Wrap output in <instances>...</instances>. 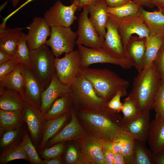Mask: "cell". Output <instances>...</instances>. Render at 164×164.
Wrapping results in <instances>:
<instances>
[{"instance_id":"cell-30","label":"cell","mask_w":164,"mask_h":164,"mask_svg":"<svg viewBox=\"0 0 164 164\" xmlns=\"http://www.w3.org/2000/svg\"><path fill=\"white\" fill-rule=\"evenodd\" d=\"M164 41V34L150 36L146 39V51L144 68L151 66L157 53Z\"/></svg>"},{"instance_id":"cell-2","label":"cell","mask_w":164,"mask_h":164,"mask_svg":"<svg viewBox=\"0 0 164 164\" xmlns=\"http://www.w3.org/2000/svg\"><path fill=\"white\" fill-rule=\"evenodd\" d=\"M91 83L96 94L107 103L118 92L127 94L129 83L107 68H82L79 72Z\"/></svg>"},{"instance_id":"cell-15","label":"cell","mask_w":164,"mask_h":164,"mask_svg":"<svg viewBox=\"0 0 164 164\" xmlns=\"http://www.w3.org/2000/svg\"><path fill=\"white\" fill-rule=\"evenodd\" d=\"M149 111L140 112L132 120L123 125L124 130L134 140L145 143L147 140L151 123Z\"/></svg>"},{"instance_id":"cell-35","label":"cell","mask_w":164,"mask_h":164,"mask_svg":"<svg viewBox=\"0 0 164 164\" xmlns=\"http://www.w3.org/2000/svg\"><path fill=\"white\" fill-rule=\"evenodd\" d=\"M141 6L130 0L127 3L115 8L108 7V13L118 18L121 19L135 15L139 11Z\"/></svg>"},{"instance_id":"cell-37","label":"cell","mask_w":164,"mask_h":164,"mask_svg":"<svg viewBox=\"0 0 164 164\" xmlns=\"http://www.w3.org/2000/svg\"><path fill=\"white\" fill-rule=\"evenodd\" d=\"M121 111L123 115L121 119L122 125L132 120L140 113L134 103L128 97L124 100Z\"/></svg>"},{"instance_id":"cell-51","label":"cell","mask_w":164,"mask_h":164,"mask_svg":"<svg viewBox=\"0 0 164 164\" xmlns=\"http://www.w3.org/2000/svg\"><path fill=\"white\" fill-rule=\"evenodd\" d=\"M95 0H71L72 2H74L77 4L80 8L92 4Z\"/></svg>"},{"instance_id":"cell-50","label":"cell","mask_w":164,"mask_h":164,"mask_svg":"<svg viewBox=\"0 0 164 164\" xmlns=\"http://www.w3.org/2000/svg\"><path fill=\"white\" fill-rule=\"evenodd\" d=\"M14 58L15 57L14 56L0 50V64Z\"/></svg>"},{"instance_id":"cell-53","label":"cell","mask_w":164,"mask_h":164,"mask_svg":"<svg viewBox=\"0 0 164 164\" xmlns=\"http://www.w3.org/2000/svg\"><path fill=\"white\" fill-rule=\"evenodd\" d=\"M59 157L42 160L41 164H60L62 163Z\"/></svg>"},{"instance_id":"cell-42","label":"cell","mask_w":164,"mask_h":164,"mask_svg":"<svg viewBox=\"0 0 164 164\" xmlns=\"http://www.w3.org/2000/svg\"><path fill=\"white\" fill-rule=\"evenodd\" d=\"M20 63L15 58L0 64V78L9 74Z\"/></svg>"},{"instance_id":"cell-27","label":"cell","mask_w":164,"mask_h":164,"mask_svg":"<svg viewBox=\"0 0 164 164\" xmlns=\"http://www.w3.org/2000/svg\"><path fill=\"white\" fill-rule=\"evenodd\" d=\"M24 122L22 111L0 109V135L5 131L21 127Z\"/></svg>"},{"instance_id":"cell-29","label":"cell","mask_w":164,"mask_h":164,"mask_svg":"<svg viewBox=\"0 0 164 164\" xmlns=\"http://www.w3.org/2000/svg\"><path fill=\"white\" fill-rule=\"evenodd\" d=\"M83 154L84 159L88 162L98 164H106L104 161L101 141L91 140L84 145Z\"/></svg>"},{"instance_id":"cell-32","label":"cell","mask_w":164,"mask_h":164,"mask_svg":"<svg viewBox=\"0 0 164 164\" xmlns=\"http://www.w3.org/2000/svg\"><path fill=\"white\" fill-rule=\"evenodd\" d=\"M72 99L70 93L59 97L52 104L49 110L44 115L45 121L57 117L67 112Z\"/></svg>"},{"instance_id":"cell-52","label":"cell","mask_w":164,"mask_h":164,"mask_svg":"<svg viewBox=\"0 0 164 164\" xmlns=\"http://www.w3.org/2000/svg\"><path fill=\"white\" fill-rule=\"evenodd\" d=\"M135 3L142 6L152 8L154 6L152 0H132Z\"/></svg>"},{"instance_id":"cell-26","label":"cell","mask_w":164,"mask_h":164,"mask_svg":"<svg viewBox=\"0 0 164 164\" xmlns=\"http://www.w3.org/2000/svg\"><path fill=\"white\" fill-rule=\"evenodd\" d=\"M139 11L149 29L150 36L164 34V15L160 10L149 12L141 6Z\"/></svg>"},{"instance_id":"cell-18","label":"cell","mask_w":164,"mask_h":164,"mask_svg":"<svg viewBox=\"0 0 164 164\" xmlns=\"http://www.w3.org/2000/svg\"><path fill=\"white\" fill-rule=\"evenodd\" d=\"M70 92V86L62 84L59 80L56 72L49 85L42 94L40 110L44 115L56 100Z\"/></svg>"},{"instance_id":"cell-34","label":"cell","mask_w":164,"mask_h":164,"mask_svg":"<svg viewBox=\"0 0 164 164\" xmlns=\"http://www.w3.org/2000/svg\"><path fill=\"white\" fill-rule=\"evenodd\" d=\"M17 159H28L23 150L18 144H14L3 150L0 155V164H7L9 162Z\"/></svg>"},{"instance_id":"cell-13","label":"cell","mask_w":164,"mask_h":164,"mask_svg":"<svg viewBox=\"0 0 164 164\" xmlns=\"http://www.w3.org/2000/svg\"><path fill=\"white\" fill-rule=\"evenodd\" d=\"M23 66L25 81L22 97L25 103L40 109L42 94L45 88L30 69Z\"/></svg>"},{"instance_id":"cell-33","label":"cell","mask_w":164,"mask_h":164,"mask_svg":"<svg viewBox=\"0 0 164 164\" xmlns=\"http://www.w3.org/2000/svg\"><path fill=\"white\" fill-rule=\"evenodd\" d=\"M19 144L26 155L28 161L32 164H41L42 160L39 156L27 131L23 133Z\"/></svg>"},{"instance_id":"cell-41","label":"cell","mask_w":164,"mask_h":164,"mask_svg":"<svg viewBox=\"0 0 164 164\" xmlns=\"http://www.w3.org/2000/svg\"><path fill=\"white\" fill-rule=\"evenodd\" d=\"M153 64L160 78L163 77L164 76V41L157 53Z\"/></svg>"},{"instance_id":"cell-1","label":"cell","mask_w":164,"mask_h":164,"mask_svg":"<svg viewBox=\"0 0 164 164\" xmlns=\"http://www.w3.org/2000/svg\"><path fill=\"white\" fill-rule=\"evenodd\" d=\"M161 79L153 64L138 72L134 78L132 90L128 97L134 103L140 112L154 109Z\"/></svg>"},{"instance_id":"cell-10","label":"cell","mask_w":164,"mask_h":164,"mask_svg":"<svg viewBox=\"0 0 164 164\" xmlns=\"http://www.w3.org/2000/svg\"><path fill=\"white\" fill-rule=\"evenodd\" d=\"M80 9L74 2L69 5L57 0L45 12L44 18L50 27L60 26L70 27L77 19L76 12Z\"/></svg>"},{"instance_id":"cell-14","label":"cell","mask_w":164,"mask_h":164,"mask_svg":"<svg viewBox=\"0 0 164 164\" xmlns=\"http://www.w3.org/2000/svg\"><path fill=\"white\" fill-rule=\"evenodd\" d=\"M26 39L30 50L38 48L45 44L51 34V28L44 18L36 17L27 27Z\"/></svg>"},{"instance_id":"cell-28","label":"cell","mask_w":164,"mask_h":164,"mask_svg":"<svg viewBox=\"0 0 164 164\" xmlns=\"http://www.w3.org/2000/svg\"><path fill=\"white\" fill-rule=\"evenodd\" d=\"M67 118V114L51 119L45 122L43 129L42 138L39 148L42 150L48 141L55 135L63 126Z\"/></svg>"},{"instance_id":"cell-47","label":"cell","mask_w":164,"mask_h":164,"mask_svg":"<svg viewBox=\"0 0 164 164\" xmlns=\"http://www.w3.org/2000/svg\"><path fill=\"white\" fill-rule=\"evenodd\" d=\"M104 158L106 164H113L114 153L103 147Z\"/></svg>"},{"instance_id":"cell-7","label":"cell","mask_w":164,"mask_h":164,"mask_svg":"<svg viewBox=\"0 0 164 164\" xmlns=\"http://www.w3.org/2000/svg\"><path fill=\"white\" fill-rule=\"evenodd\" d=\"M108 109L106 114L85 112L82 114V116L85 120L99 132L104 141H111L124 130L121 123H117L109 116L111 111L108 115L109 110Z\"/></svg>"},{"instance_id":"cell-8","label":"cell","mask_w":164,"mask_h":164,"mask_svg":"<svg viewBox=\"0 0 164 164\" xmlns=\"http://www.w3.org/2000/svg\"><path fill=\"white\" fill-rule=\"evenodd\" d=\"M81 56L82 68L89 67L91 64L108 63L118 65L124 69L132 67L128 59H119L111 55L102 47L88 48L81 45H77Z\"/></svg>"},{"instance_id":"cell-43","label":"cell","mask_w":164,"mask_h":164,"mask_svg":"<svg viewBox=\"0 0 164 164\" xmlns=\"http://www.w3.org/2000/svg\"><path fill=\"white\" fill-rule=\"evenodd\" d=\"M124 97L121 92L117 93L107 103L106 107L113 112L121 111L123 103L120 101L121 98Z\"/></svg>"},{"instance_id":"cell-3","label":"cell","mask_w":164,"mask_h":164,"mask_svg":"<svg viewBox=\"0 0 164 164\" xmlns=\"http://www.w3.org/2000/svg\"><path fill=\"white\" fill-rule=\"evenodd\" d=\"M30 70L46 89L49 85L56 70V57L49 47L44 44L30 50Z\"/></svg>"},{"instance_id":"cell-49","label":"cell","mask_w":164,"mask_h":164,"mask_svg":"<svg viewBox=\"0 0 164 164\" xmlns=\"http://www.w3.org/2000/svg\"><path fill=\"white\" fill-rule=\"evenodd\" d=\"M154 164H164V153L161 151L157 154L152 153Z\"/></svg>"},{"instance_id":"cell-46","label":"cell","mask_w":164,"mask_h":164,"mask_svg":"<svg viewBox=\"0 0 164 164\" xmlns=\"http://www.w3.org/2000/svg\"><path fill=\"white\" fill-rule=\"evenodd\" d=\"M108 7L115 8L124 5L130 0H105Z\"/></svg>"},{"instance_id":"cell-19","label":"cell","mask_w":164,"mask_h":164,"mask_svg":"<svg viewBox=\"0 0 164 164\" xmlns=\"http://www.w3.org/2000/svg\"><path fill=\"white\" fill-rule=\"evenodd\" d=\"M146 38L132 36L127 46V58L138 72L144 68Z\"/></svg>"},{"instance_id":"cell-20","label":"cell","mask_w":164,"mask_h":164,"mask_svg":"<svg viewBox=\"0 0 164 164\" xmlns=\"http://www.w3.org/2000/svg\"><path fill=\"white\" fill-rule=\"evenodd\" d=\"M135 140L124 131L115 139L101 141L104 148L113 152L120 153L131 159L133 151Z\"/></svg>"},{"instance_id":"cell-24","label":"cell","mask_w":164,"mask_h":164,"mask_svg":"<svg viewBox=\"0 0 164 164\" xmlns=\"http://www.w3.org/2000/svg\"><path fill=\"white\" fill-rule=\"evenodd\" d=\"M81 132V127L75 115L72 113L70 122L60 132L50 139L44 148L71 139L78 136Z\"/></svg>"},{"instance_id":"cell-16","label":"cell","mask_w":164,"mask_h":164,"mask_svg":"<svg viewBox=\"0 0 164 164\" xmlns=\"http://www.w3.org/2000/svg\"><path fill=\"white\" fill-rule=\"evenodd\" d=\"M86 6L90 15V20L103 43L106 34V26L109 15L106 2L105 0H95Z\"/></svg>"},{"instance_id":"cell-44","label":"cell","mask_w":164,"mask_h":164,"mask_svg":"<svg viewBox=\"0 0 164 164\" xmlns=\"http://www.w3.org/2000/svg\"><path fill=\"white\" fill-rule=\"evenodd\" d=\"M78 155L76 149L73 145L69 147L66 155V161L67 163H74L77 159Z\"/></svg>"},{"instance_id":"cell-57","label":"cell","mask_w":164,"mask_h":164,"mask_svg":"<svg viewBox=\"0 0 164 164\" xmlns=\"http://www.w3.org/2000/svg\"><path fill=\"white\" fill-rule=\"evenodd\" d=\"M161 151H162L164 153V149H163Z\"/></svg>"},{"instance_id":"cell-56","label":"cell","mask_w":164,"mask_h":164,"mask_svg":"<svg viewBox=\"0 0 164 164\" xmlns=\"http://www.w3.org/2000/svg\"><path fill=\"white\" fill-rule=\"evenodd\" d=\"M159 10H160L162 12V13L164 15V9H159Z\"/></svg>"},{"instance_id":"cell-5","label":"cell","mask_w":164,"mask_h":164,"mask_svg":"<svg viewBox=\"0 0 164 164\" xmlns=\"http://www.w3.org/2000/svg\"><path fill=\"white\" fill-rule=\"evenodd\" d=\"M51 34L45 44L50 47L56 57L74 50L77 36L70 27H50Z\"/></svg>"},{"instance_id":"cell-11","label":"cell","mask_w":164,"mask_h":164,"mask_svg":"<svg viewBox=\"0 0 164 164\" xmlns=\"http://www.w3.org/2000/svg\"><path fill=\"white\" fill-rule=\"evenodd\" d=\"M118 18L109 14L102 47L115 58L128 59L118 30Z\"/></svg>"},{"instance_id":"cell-48","label":"cell","mask_w":164,"mask_h":164,"mask_svg":"<svg viewBox=\"0 0 164 164\" xmlns=\"http://www.w3.org/2000/svg\"><path fill=\"white\" fill-rule=\"evenodd\" d=\"M34 0H27L25 2L22 4L18 8L16 9L15 10L12 12L10 13L6 17L3 19V21L1 23V25L2 26H6V23L8 19L15 14L19 10L21 9L24 6L29 4V3L31 2L32 1Z\"/></svg>"},{"instance_id":"cell-55","label":"cell","mask_w":164,"mask_h":164,"mask_svg":"<svg viewBox=\"0 0 164 164\" xmlns=\"http://www.w3.org/2000/svg\"><path fill=\"white\" fill-rule=\"evenodd\" d=\"M20 0H11L12 6L14 7H15Z\"/></svg>"},{"instance_id":"cell-25","label":"cell","mask_w":164,"mask_h":164,"mask_svg":"<svg viewBox=\"0 0 164 164\" xmlns=\"http://www.w3.org/2000/svg\"><path fill=\"white\" fill-rule=\"evenodd\" d=\"M25 101L21 95L12 90L0 89V109L22 111Z\"/></svg>"},{"instance_id":"cell-45","label":"cell","mask_w":164,"mask_h":164,"mask_svg":"<svg viewBox=\"0 0 164 164\" xmlns=\"http://www.w3.org/2000/svg\"><path fill=\"white\" fill-rule=\"evenodd\" d=\"M130 159L120 153H115L113 164H130Z\"/></svg>"},{"instance_id":"cell-38","label":"cell","mask_w":164,"mask_h":164,"mask_svg":"<svg viewBox=\"0 0 164 164\" xmlns=\"http://www.w3.org/2000/svg\"><path fill=\"white\" fill-rule=\"evenodd\" d=\"M155 119H164V76L161 79L158 92L156 96L154 106Z\"/></svg>"},{"instance_id":"cell-36","label":"cell","mask_w":164,"mask_h":164,"mask_svg":"<svg viewBox=\"0 0 164 164\" xmlns=\"http://www.w3.org/2000/svg\"><path fill=\"white\" fill-rule=\"evenodd\" d=\"M30 50L27 43L26 34L22 32L15 55V57L20 63L30 69Z\"/></svg>"},{"instance_id":"cell-12","label":"cell","mask_w":164,"mask_h":164,"mask_svg":"<svg viewBox=\"0 0 164 164\" xmlns=\"http://www.w3.org/2000/svg\"><path fill=\"white\" fill-rule=\"evenodd\" d=\"M83 9V11L79 17L78 29L76 32L77 37L76 44L90 48L102 47L103 41L90 20L87 6Z\"/></svg>"},{"instance_id":"cell-54","label":"cell","mask_w":164,"mask_h":164,"mask_svg":"<svg viewBox=\"0 0 164 164\" xmlns=\"http://www.w3.org/2000/svg\"><path fill=\"white\" fill-rule=\"evenodd\" d=\"M152 3L153 5L158 7L159 9H164V0H152Z\"/></svg>"},{"instance_id":"cell-17","label":"cell","mask_w":164,"mask_h":164,"mask_svg":"<svg viewBox=\"0 0 164 164\" xmlns=\"http://www.w3.org/2000/svg\"><path fill=\"white\" fill-rule=\"evenodd\" d=\"M22 112L24 121L26 124L31 137L33 142L36 143L42 137L45 121L44 115L40 109L25 102Z\"/></svg>"},{"instance_id":"cell-6","label":"cell","mask_w":164,"mask_h":164,"mask_svg":"<svg viewBox=\"0 0 164 164\" xmlns=\"http://www.w3.org/2000/svg\"><path fill=\"white\" fill-rule=\"evenodd\" d=\"M56 71L60 81L70 86L82 68L81 58L79 50L65 53L61 58L56 57Z\"/></svg>"},{"instance_id":"cell-39","label":"cell","mask_w":164,"mask_h":164,"mask_svg":"<svg viewBox=\"0 0 164 164\" xmlns=\"http://www.w3.org/2000/svg\"><path fill=\"white\" fill-rule=\"evenodd\" d=\"M21 131V127L5 131L0 135V149L4 150L15 144Z\"/></svg>"},{"instance_id":"cell-9","label":"cell","mask_w":164,"mask_h":164,"mask_svg":"<svg viewBox=\"0 0 164 164\" xmlns=\"http://www.w3.org/2000/svg\"><path fill=\"white\" fill-rule=\"evenodd\" d=\"M118 19V30L125 53L127 46L133 35L136 34L140 38L146 39L149 36V30L139 10L135 15Z\"/></svg>"},{"instance_id":"cell-22","label":"cell","mask_w":164,"mask_h":164,"mask_svg":"<svg viewBox=\"0 0 164 164\" xmlns=\"http://www.w3.org/2000/svg\"><path fill=\"white\" fill-rule=\"evenodd\" d=\"M147 140L153 153H158L164 149V119L155 118L151 122Z\"/></svg>"},{"instance_id":"cell-23","label":"cell","mask_w":164,"mask_h":164,"mask_svg":"<svg viewBox=\"0 0 164 164\" xmlns=\"http://www.w3.org/2000/svg\"><path fill=\"white\" fill-rule=\"evenodd\" d=\"M24 81V66L20 63L12 72L0 78V89L15 90L22 97Z\"/></svg>"},{"instance_id":"cell-21","label":"cell","mask_w":164,"mask_h":164,"mask_svg":"<svg viewBox=\"0 0 164 164\" xmlns=\"http://www.w3.org/2000/svg\"><path fill=\"white\" fill-rule=\"evenodd\" d=\"M22 29L19 27L0 29V50L14 56Z\"/></svg>"},{"instance_id":"cell-40","label":"cell","mask_w":164,"mask_h":164,"mask_svg":"<svg viewBox=\"0 0 164 164\" xmlns=\"http://www.w3.org/2000/svg\"><path fill=\"white\" fill-rule=\"evenodd\" d=\"M64 146V144L62 142L55 144L49 147L45 148L40 152L41 156L44 159L59 157L62 153Z\"/></svg>"},{"instance_id":"cell-31","label":"cell","mask_w":164,"mask_h":164,"mask_svg":"<svg viewBox=\"0 0 164 164\" xmlns=\"http://www.w3.org/2000/svg\"><path fill=\"white\" fill-rule=\"evenodd\" d=\"M131 164H154L152 153L145 142L135 140Z\"/></svg>"},{"instance_id":"cell-4","label":"cell","mask_w":164,"mask_h":164,"mask_svg":"<svg viewBox=\"0 0 164 164\" xmlns=\"http://www.w3.org/2000/svg\"><path fill=\"white\" fill-rule=\"evenodd\" d=\"M72 100L77 105L91 109H101L107 103L96 94L90 82L79 73L70 86Z\"/></svg>"}]
</instances>
